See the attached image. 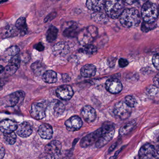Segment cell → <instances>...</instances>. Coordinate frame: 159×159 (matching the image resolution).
<instances>
[{
	"label": "cell",
	"mask_w": 159,
	"mask_h": 159,
	"mask_svg": "<svg viewBox=\"0 0 159 159\" xmlns=\"http://www.w3.org/2000/svg\"><path fill=\"white\" fill-rule=\"evenodd\" d=\"M81 113L87 122L92 123L95 120L96 113L94 109L91 106H84L82 109Z\"/></svg>",
	"instance_id": "17"
},
{
	"label": "cell",
	"mask_w": 159,
	"mask_h": 159,
	"mask_svg": "<svg viewBox=\"0 0 159 159\" xmlns=\"http://www.w3.org/2000/svg\"><path fill=\"white\" fill-rule=\"evenodd\" d=\"M58 30L56 27L51 26L47 30L46 33V39L49 43L54 41L57 39L58 34Z\"/></svg>",
	"instance_id": "29"
},
{
	"label": "cell",
	"mask_w": 159,
	"mask_h": 159,
	"mask_svg": "<svg viewBox=\"0 0 159 159\" xmlns=\"http://www.w3.org/2000/svg\"><path fill=\"white\" fill-rule=\"evenodd\" d=\"M152 64L154 67L157 70H159V54L158 53L155 54L152 59Z\"/></svg>",
	"instance_id": "38"
},
{
	"label": "cell",
	"mask_w": 159,
	"mask_h": 159,
	"mask_svg": "<svg viewBox=\"0 0 159 159\" xmlns=\"http://www.w3.org/2000/svg\"><path fill=\"white\" fill-rule=\"evenodd\" d=\"M107 91L112 94L120 93L122 90V84L120 80L117 79H110L108 80L106 83Z\"/></svg>",
	"instance_id": "14"
},
{
	"label": "cell",
	"mask_w": 159,
	"mask_h": 159,
	"mask_svg": "<svg viewBox=\"0 0 159 159\" xmlns=\"http://www.w3.org/2000/svg\"><path fill=\"white\" fill-rule=\"evenodd\" d=\"M19 33V31L17 30L16 26L8 25L4 28V29L2 30L1 35L3 38H11L17 36Z\"/></svg>",
	"instance_id": "25"
},
{
	"label": "cell",
	"mask_w": 159,
	"mask_h": 159,
	"mask_svg": "<svg viewBox=\"0 0 159 159\" xmlns=\"http://www.w3.org/2000/svg\"><path fill=\"white\" fill-rule=\"evenodd\" d=\"M4 138L7 144L13 145L16 142V135L14 132L11 134H4Z\"/></svg>",
	"instance_id": "34"
},
{
	"label": "cell",
	"mask_w": 159,
	"mask_h": 159,
	"mask_svg": "<svg viewBox=\"0 0 159 159\" xmlns=\"http://www.w3.org/2000/svg\"><path fill=\"white\" fill-rule=\"evenodd\" d=\"M52 52L56 56H65L70 52L69 46L65 42L56 43L52 48Z\"/></svg>",
	"instance_id": "21"
},
{
	"label": "cell",
	"mask_w": 159,
	"mask_h": 159,
	"mask_svg": "<svg viewBox=\"0 0 159 159\" xmlns=\"http://www.w3.org/2000/svg\"><path fill=\"white\" fill-rule=\"evenodd\" d=\"M46 107L42 103H34L30 109V114L32 117L37 120L43 119L46 116Z\"/></svg>",
	"instance_id": "9"
},
{
	"label": "cell",
	"mask_w": 159,
	"mask_h": 159,
	"mask_svg": "<svg viewBox=\"0 0 159 159\" xmlns=\"http://www.w3.org/2000/svg\"><path fill=\"white\" fill-rule=\"evenodd\" d=\"M114 115L121 120H125L130 116L131 108L129 107L123 101H120L114 106Z\"/></svg>",
	"instance_id": "6"
},
{
	"label": "cell",
	"mask_w": 159,
	"mask_h": 159,
	"mask_svg": "<svg viewBox=\"0 0 159 159\" xmlns=\"http://www.w3.org/2000/svg\"><path fill=\"white\" fill-rule=\"evenodd\" d=\"M124 2L127 3V4H130V5H131V4H133V3H134V2H136V1H124Z\"/></svg>",
	"instance_id": "47"
},
{
	"label": "cell",
	"mask_w": 159,
	"mask_h": 159,
	"mask_svg": "<svg viewBox=\"0 0 159 159\" xmlns=\"http://www.w3.org/2000/svg\"><path fill=\"white\" fill-rule=\"evenodd\" d=\"M129 63L126 59L125 58H120L119 61V66L121 68H124L128 66Z\"/></svg>",
	"instance_id": "39"
},
{
	"label": "cell",
	"mask_w": 159,
	"mask_h": 159,
	"mask_svg": "<svg viewBox=\"0 0 159 159\" xmlns=\"http://www.w3.org/2000/svg\"><path fill=\"white\" fill-rule=\"evenodd\" d=\"M19 52H20V49L16 46H12L7 50L8 55L10 56H12V57L18 55Z\"/></svg>",
	"instance_id": "37"
},
{
	"label": "cell",
	"mask_w": 159,
	"mask_h": 159,
	"mask_svg": "<svg viewBox=\"0 0 159 159\" xmlns=\"http://www.w3.org/2000/svg\"><path fill=\"white\" fill-rule=\"evenodd\" d=\"M116 143H115V144H113V145H112V146H111V147H110V148L109 149V152H111L112 150H113V149H114V148H115V147H116Z\"/></svg>",
	"instance_id": "46"
},
{
	"label": "cell",
	"mask_w": 159,
	"mask_h": 159,
	"mask_svg": "<svg viewBox=\"0 0 159 159\" xmlns=\"http://www.w3.org/2000/svg\"><path fill=\"white\" fill-rule=\"evenodd\" d=\"M136 123L134 120L131 121L120 127L119 130L120 135H124L131 132L135 126Z\"/></svg>",
	"instance_id": "30"
},
{
	"label": "cell",
	"mask_w": 159,
	"mask_h": 159,
	"mask_svg": "<svg viewBox=\"0 0 159 159\" xmlns=\"http://www.w3.org/2000/svg\"><path fill=\"white\" fill-rule=\"evenodd\" d=\"M21 58L19 55L12 57L9 64L4 68L5 73L8 75H12L16 72L20 67Z\"/></svg>",
	"instance_id": "13"
},
{
	"label": "cell",
	"mask_w": 159,
	"mask_h": 159,
	"mask_svg": "<svg viewBox=\"0 0 159 159\" xmlns=\"http://www.w3.org/2000/svg\"><path fill=\"white\" fill-rule=\"evenodd\" d=\"M106 1H87L86 5L87 8L94 11L99 12L102 11L105 7Z\"/></svg>",
	"instance_id": "23"
},
{
	"label": "cell",
	"mask_w": 159,
	"mask_h": 159,
	"mask_svg": "<svg viewBox=\"0 0 159 159\" xmlns=\"http://www.w3.org/2000/svg\"><path fill=\"white\" fill-rule=\"evenodd\" d=\"M141 13L144 22L148 23H155L158 18V6L156 3L147 2L142 6Z\"/></svg>",
	"instance_id": "3"
},
{
	"label": "cell",
	"mask_w": 159,
	"mask_h": 159,
	"mask_svg": "<svg viewBox=\"0 0 159 159\" xmlns=\"http://www.w3.org/2000/svg\"><path fill=\"white\" fill-rule=\"evenodd\" d=\"M40 159H56L55 156L47 152L42 153L40 156Z\"/></svg>",
	"instance_id": "40"
},
{
	"label": "cell",
	"mask_w": 159,
	"mask_h": 159,
	"mask_svg": "<svg viewBox=\"0 0 159 159\" xmlns=\"http://www.w3.org/2000/svg\"><path fill=\"white\" fill-rule=\"evenodd\" d=\"M57 16V14L55 12H53L52 13L49 14L48 16H47V17L46 18H45L44 19V23H47V22H49V21H51V20L53 19L56 16Z\"/></svg>",
	"instance_id": "41"
},
{
	"label": "cell",
	"mask_w": 159,
	"mask_h": 159,
	"mask_svg": "<svg viewBox=\"0 0 159 159\" xmlns=\"http://www.w3.org/2000/svg\"><path fill=\"white\" fill-rule=\"evenodd\" d=\"M139 155L142 159H148L152 157H158V151L154 146L150 144L143 145L139 150Z\"/></svg>",
	"instance_id": "11"
},
{
	"label": "cell",
	"mask_w": 159,
	"mask_h": 159,
	"mask_svg": "<svg viewBox=\"0 0 159 159\" xmlns=\"http://www.w3.org/2000/svg\"><path fill=\"white\" fill-rule=\"evenodd\" d=\"M157 26L156 22L153 23H148L143 21L141 25V30L143 32H148L155 29Z\"/></svg>",
	"instance_id": "33"
},
{
	"label": "cell",
	"mask_w": 159,
	"mask_h": 159,
	"mask_svg": "<svg viewBox=\"0 0 159 159\" xmlns=\"http://www.w3.org/2000/svg\"><path fill=\"white\" fill-rule=\"evenodd\" d=\"M61 148L62 145L59 141L53 140L45 146V152L55 156L60 153Z\"/></svg>",
	"instance_id": "19"
},
{
	"label": "cell",
	"mask_w": 159,
	"mask_h": 159,
	"mask_svg": "<svg viewBox=\"0 0 159 159\" xmlns=\"http://www.w3.org/2000/svg\"><path fill=\"white\" fill-rule=\"evenodd\" d=\"M153 82H154L155 86L158 87L159 86V74H157V75L154 77V79H153Z\"/></svg>",
	"instance_id": "44"
},
{
	"label": "cell",
	"mask_w": 159,
	"mask_h": 159,
	"mask_svg": "<svg viewBox=\"0 0 159 159\" xmlns=\"http://www.w3.org/2000/svg\"><path fill=\"white\" fill-rule=\"evenodd\" d=\"M35 48L37 51H39V52H42L44 50V46L41 43H39L35 45Z\"/></svg>",
	"instance_id": "42"
},
{
	"label": "cell",
	"mask_w": 159,
	"mask_h": 159,
	"mask_svg": "<svg viewBox=\"0 0 159 159\" xmlns=\"http://www.w3.org/2000/svg\"><path fill=\"white\" fill-rule=\"evenodd\" d=\"M16 122L9 119H6L0 122V131L4 134L13 133L17 129Z\"/></svg>",
	"instance_id": "16"
},
{
	"label": "cell",
	"mask_w": 159,
	"mask_h": 159,
	"mask_svg": "<svg viewBox=\"0 0 159 159\" xmlns=\"http://www.w3.org/2000/svg\"><path fill=\"white\" fill-rule=\"evenodd\" d=\"M42 79L43 81L47 83H55L57 81V74L53 70H47L43 73Z\"/></svg>",
	"instance_id": "26"
},
{
	"label": "cell",
	"mask_w": 159,
	"mask_h": 159,
	"mask_svg": "<svg viewBox=\"0 0 159 159\" xmlns=\"http://www.w3.org/2000/svg\"><path fill=\"white\" fill-rule=\"evenodd\" d=\"M79 28L76 22H67L63 26V34L68 38H73L79 34Z\"/></svg>",
	"instance_id": "10"
},
{
	"label": "cell",
	"mask_w": 159,
	"mask_h": 159,
	"mask_svg": "<svg viewBox=\"0 0 159 159\" xmlns=\"http://www.w3.org/2000/svg\"><path fill=\"white\" fill-rule=\"evenodd\" d=\"M25 94L22 91H17L11 94L4 98V103L8 107H15L20 101H23Z\"/></svg>",
	"instance_id": "8"
},
{
	"label": "cell",
	"mask_w": 159,
	"mask_h": 159,
	"mask_svg": "<svg viewBox=\"0 0 159 159\" xmlns=\"http://www.w3.org/2000/svg\"><path fill=\"white\" fill-rule=\"evenodd\" d=\"M56 93L58 98L64 100H69L74 94L72 87L66 85L59 86L57 89Z\"/></svg>",
	"instance_id": "12"
},
{
	"label": "cell",
	"mask_w": 159,
	"mask_h": 159,
	"mask_svg": "<svg viewBox=\"0 0 159 159\" xmlns=\"http://www.w3.org/2000/svg\"><path fill=\"white\" fill-rule=\"evenodd\" d=\"M98 29L94 26H90L82 30L78 35V40L82 45H86L93 41L98 35Z\"/></svg>",
	"instance_id": "5"
},
{
	"label": "cell",
	"mask_w": 159,
	"mask_h": 159,
	"mask_svg": "<svg viewBox=\"0 0 159 159\" xmlns=\"http://www.w3.org/2000/svg\"><path fill=\"white\" fill-rule=\"evenodd\" d=\"M80 52L85 54L92 55L97 52V48L94 45L88 44L84 46V47L80 50Z\"/></svg>",
	"instance_id": "32"
},
{
	"label": "cell",
	"mask_w": 159,
	"mask_h": 159,
	"mask_svg": "<svg viewBox=\"0 0 159 159\" xmlns=\"http://www.w3.org/2000/svg\"><path fill=\"white\" fill-rule=\"evenodd\" d=\"M96 68L92 64H87L81 69V75L85 78H90L95 75Z\"/></svg>",
	"instance_id": "24"
},
{
	"label": "cell",
	"mask_w": 159,
	"mask_h": 159,
	"mask_svg": "<svg viewBox=\"0 0 159 159\" xmlns=\"http://www.w3.org/2000/svg\"><path fill=\"white\" fill-rule=\"evenodd\" d=\"M32 126L27 122H24L20 124L16 129L17 134L22 138L28 137L32 134Z\"/></svg>",
	"instance_id": "18"
},
{
	"label": "cell",
	"mask_w": 159,
	"mask_h": 159,
	"mask_svg": "<svg viewBox=\"0 0 159 159\" xmlns=\"http://www.w3.org/2000/svg\"><path fill=\"white\" fill-rule=\"evenodd\" d=\"M5 2V1H2V2L0 1V3H2V2Z\"/></svg>",
	"instance_id": "50"
},
{
	"label": "cell",
	"mask_w": 159,
	"mask_h": 159,
	"mask_svg": "<svg viewBox=\"0 0 159 159\" xmlns=\"http://www.w3.org/2000/svg\"><path fill=\"white\" fill-rule=\"evenodd\" d=\"M120 17L121 24L127 28L135 27L140 22V14L134 8L125 9Z\"/></svg>",
	"instance_id": "1"
},
{
	"label": "cell",
	"mask_w": 159,
	"mask_h": 159,
	"mask_svg": "<svg viewBox=\"0 0 159 159\" xmlns=\"http://www.w3.org/2000/svg\"><path fill=\"white\" fill-rule=\"evenodd\" d=\"M4 71V68L2 66L0 65V74Z\"/></svg>",
	"instance_id": "48"
},
{
	"label": "cell",
	"mask_w": 159,
	"mask_h": 159,
	"mask_svg": "<svg viewBox=\"0 0 159 159\" xmlns=\"http://www.w3.org/2000/svg\"><path fill=\"white\" fill-rule=\"evenodd\" d=\"M125 2L122 1H109L105 3V11L107 16L112 19L120 17L125 10Z\"/></svg>",
	"instance_id": "4"
},
{
	"label": "cell",
	"mask_w": 159,
	"mask_h": 159,
	"mask_svg": "<svg viewBox=\"0 0 159 159\" xmlns=\"http://www.w3.org/2000/svg\"><path fill=\"white\" fill-rule=\"evenodd\" d=\"M62 79L64 82H68L70 80V77L67 74H63Z\"/></svg>",
	"instance_id": "45"
},
{
	"label": "cell",
	"mask_w": 159,
	"mask_h": 159,
	"mask_svg": "<svg viewBox=\"0 0 159 159\" xmlns=\"http://www.w3.org/2000/svg\"><path fill=\"white\" fill-rule=\"evenodd\" d=\"M5 154V149L3 147L0 146V159H3Z\"/></svg>",
	"instance_id": "43"
},
{
	"label": "cell",
	"mask_w": 159,
	"mask_h": 159,
	"mask_svg": "<svg viewBox=\"0 0 159 159\" xmlns=\"http://www.w3.org/2000/svg\"><path fill=\"white\" fill-rule=\"evenodd\" d=\"M82 125L83 122L81 119L78 116H72L68 119L65 122L67 129L71 132L78 131L82 127Z\"/></svg>",
	"instance_id": "15"
},
{
	"label": "cell",
	"mask_w": 159,
	"mask_h": 159,
	"mask_svg": "<svg viewBox=\"0 0 159 159\" xmlns=\"http://www.w3.org/2000/svg\"><path fill=\"white\" fill-rule=\"evenodd\" d=\"M16 27L19 31V33L22 36L25 35L27 33L28 30L26 19L24 17L19 18L16 23Z\"/></svg>",
	"instance_id": "27"
},
{
	"label": "cell",
	"mask_w": 159,
	"mask_h": 159,
	"mask_svg": "<svg viewBox=\"0 0 159 159\" xmlns=\"http://www.w3.org/2000/svg\"><path fill=\"white\" fill-rule=\"evenodd\" d=\"M147 92L148 94L150 96L156 97L159 94V89L155 85H151L148 88Z\"/></svg>",
	"instance_id": "36"
},
{
	"label": "cell",
	"mask_w": 159,
	"mask_h": 159,
	"mask_svg": "<svg viewBox=\"0 0 159 159\" xmlns=\"http://www.w3.org/2000/svg\"><path fill=\"white\" fill-rule=\"evenodd\" d=\"M38 133L43 139H50L52 137L53 132L52 128L50 125L43 123L39 127Z\"/></svg>",
	"instance_id": "20"
},
{
	"label": "cell",
	"mask_w": 159,
	"mask_h": 159,
	"mask_svg": "<svg viewBox=\"0 0 159 159\" xmlns=\"http://www.w3.org/2000/svg\"><path fill=\"white\" fill-rule=\"evenodd\" d=\"M125 103L130 108L134 107L137 104V101L135 98L132 96H127L125 98Z\"/></svg>",
	"instance_id": "35"
},
{
	"label": "cell",
	"mask_w": 159,
	"mask_h": 159,
	"mask_svg": "<svg viewBox=\"0 0 159 159\" xmlns=\"http://www.w3.org/2000/svg\"><path fill=\"white\" fill-rule=\"evenodd\" d=\"M31 68L35 75L39 76L44 70L45 66L40 61H37L32 64L31 66Z\"/></svg>",
	"instance_id": "31"
},
{
	"label": "cell",
	"mask_w": 159,
	"mask_h": 159,
	"mask_svg": "<svg viewBox=\"0 0 159 159\" xmlns=\"http://www.w3.org/2000/svg\"><path fill=\"white\" fill-rule=\"evenodd\" d=\"M113 129H114V127L112 125H105L96 131L90 133L82 139L80 142V145L82 148H86L94 143H96L103 135Z\"/></svg>",
	"instance_id": "2"
},
{
	"label": "cell",
	"mask_w": 159,
	"mask_h": 159,
	"mask_svg": "<svg viewBox=\"0 0 159 159\" xmlns=\"http://www.w3.org/2000/svg\"><path fill=\"white\" fill-rule=\"evenodd\" d=\"M92 19L98 24H106L108 21V18L107 15L100 12H96L91 16Z\"/></svg>",
	"instance_id": "28"
},
{
	"label": "cell",
	"mask_w": 159,
	"mask_h": 159,
	"mask_svg": "<svg viewBox=\"0 0 159 159\" xmlns=\"http://www.w3.org/2000/svg\"><path fill=\"white\" fill-rule=\"evenodd\" d=\"M115 133V129L110 131L101 136L95 143L97 148H101L107 145L113 138Z\"/></svg>",
	"instance_id": "22"
},
{
	"label": "cell",
	"mask_w": 159,
	"mask_h": 159,
	"mask_svg": "<svg viewBox=\"0 0 159 159\" xmlns=\"http://www.w3.org/2000/svg\"><path fill=\"white\" fill-rule=\"evenodd\" d=\"M65 107L61 101L54 99L51 101L46 107V111H48L52 116L57 117L64 113Z\"/></svg>",
	"instance_id": "7"
},
{
	"label": "cell",
	"mask_w": 159,
	"mask_h": 159,
	"mask_svg": "<svg viewBox=\"0 0 159 159\" xmlns=\"http://www.w3.org/2000/svg\"><path fill=\"white\" fill-rule=\"evenodd\" d=\"M4 84V82L0 80V89H2V86H3Z\"/></svg>",
	"instance_id": "49"
}]
</instances>
